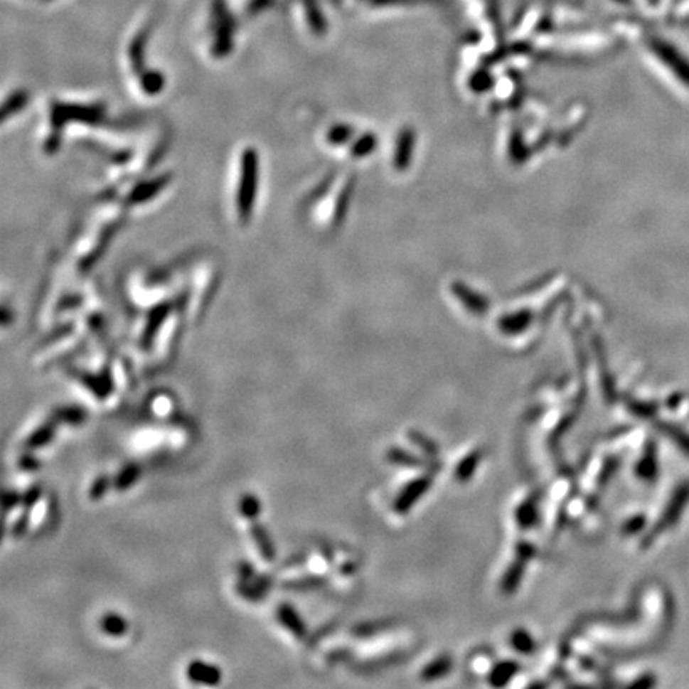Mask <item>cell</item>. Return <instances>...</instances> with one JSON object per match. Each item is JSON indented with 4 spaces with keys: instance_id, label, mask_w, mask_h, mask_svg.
<instances>
[{
    "instance_id": "cell-4",
    "label": "cell",
    "mask_w": 689,
    "mask_h": 689,
    "mask_svg": "<svg viewBox=\"0 0 689 689\" xmlns=\"http://www.w3.org/2000/svg\"><path fill=\"white\" fill-rule=\"evenodd\" d=\"M304 4H305L308 24H310L311 31L316 32V34L324 32L326 21H324L323 15H321V10H319V6L316 4V0H304Z\"/></svg>"
},
{
    "instance_id": "cell-2",
    "label": "cell",
    "mask_w": 689,
    "mask_h": 689,
    "mask_svg": "<svg viewBox=\"0 0 689 689\" xmlns=\"http://www.w3.org/2000/svg\"><path fill=\"white\" fill-rule=\"evenodd\" d=\"M214 41L211 53L215 58H225L233 48V18L224 0H214Z\"/></svg>"
},
{
    "instance_id": "cell-1",
    "label": "cell",
    "mask_w": 689,
    "mask_h": 689,
    "mask_svg": "<svg viewBox=\"0 0 689 689\" xmlns=\"http://www.w3.org/2000/svg\"><path fill=\"white\" fill-rule=\"evenodd\" d=\"M257 152L246 149L241 155V165L238 174V186H236V213L241 222H246L252 211L254 190L257 187Z\"/></svg>"
},
{
    "instance_id": "cell-3",
    "label": "cell",
    "mask_w": 689,
    "mask_h": 689,
    "mask_svg": "<svg viewBox=\"0 0 689 689\" xmlns=\"http://www.w3.org/2000/svg\"><path fill=\"white\" fill-rule=\"evenodd\" d=\"M149 38V32L142 31L134 37V41L129 43L128 48V58L131 69L134 72H142L144 70V53H146V43Z\"/></svg>"
}]
</instances>
